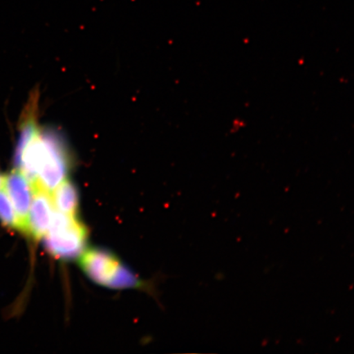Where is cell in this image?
Listing matches in <instances>:
<instances>
[{
    "instance_id": "5",
    "label": "cell",
    "mask_w": 354,
    "mask_h": 354,
    "mask_svg": "<svg viewBox=\"0 0 354 354\" xmlns=\"http://www.w3.org/2000/svg\"><path fill=\"white\" fill-rule=\"evenodd\" d=\"M32 184L33 196L29 214V236L35 240L44 238L48 232L54 216V205H53L51 192Z\"/></svg>"
},
{
    "instance_id": "7",
    "label": "cell",
    "mask_w": 354,
    "mask_h": 354,
    "mask_svg": "<svg viewBox=\"0 0 354 354\" xmlns=\"http://www.w3.org/2000/svg\"><path fill=\"white\" fill-rule=\"evenodd\" d=\"M53 205L57 212L66 215L76 216L78 209V193L75 185L68 180H64L51 192Z\"/></svg>"
},
{
    "instance_id": "2",
    "label": "cell",
    "mask_w": 354,
    "mask_h": 354,
    "mask_svg": "<svg viewBox=\"0 0 354 354\" xmlns=\"http://www.w3.org/2000/svg\"><path fill=\"white\" fill-rule=\"evenodd\" d=\"M80 264L86 275L98 284L114 289L138 287V279L116 257L100 250L82 254Z\"/></svg>"
},
{
    "instance_id": "6",
    "label": "cell",
    "mask_w": 354,
    "mask_h": 354,
    "mask_svg": "<svg viewBox=\"0 0 354 354\" xmlns=\"http://www.w3.org/2000/svg\"><path fill=\"white\" fill-rule=\"evenodd\" d=\"M38 96L33 94L30 97L26 109L22 113L20 122V131L15 152V165H19L22 153L28 145L39 135L37 124Z\"/></svg>"
},
{
    "instance_id": "1",
    "label": "cell",
    "mask_w": 354,
    "mask_h": 354,
    "mask_svg": "<svg viewBox=\"0 0 354 354\" xmlns=\"http://www.w3.org/2000/svg\"><path fill=\"white\" fill-rule=\"evenodd\" d=\"M46 249L57 259H69L82 254L87 232L76 216L55 212L50 230L44 236Z\"/></svg>"
},
{
    "instance_id": "9",
    "label": "cell",
    "mask_w": 354,
    "mask_h": 354,
    "mask_svg": "<svg viewBox=\"0 0 354 354\" xmlns=\"http://www.w3.org/2000/svg\"><path fill=\"white\" fill-rule=\"evenodd\" d=\"M4 183V175L0 174V189L3 188Z\"/></svg>"
},
{
    "instance_id": "4",
    "label": "cell",
    "mask_w": 354,
    "mask_h": 354,
    "mask_svg": "<svg viewBox=\"0 0 354 354\" xmlns=\"http://www.w3.org/2000/svg\"><path fill=\"white\" fill-rule=\"evenodd\" d=\"M3 188L10 197L17 218V230L29 234V214L33 190L32 184L24 172L13 170L4 176Z\"/></svg>"
},
{
    "instance_id": "3",
    "label": "cell",
    "mask_w": 354,
    "mask_h": 354,
    "mask_svg": "<svg viewBox=\"0 0 354 354\" xmlns=\"http://www.w3.org/2000/svg\"><path fill=\"white\" fill-rule=\"evenodd\" d=\"M42 149L37 179L30 183L52 192L65 180L68 170V157L59 137L52 131H41Z\"/></svg>"
},
{
    "instance_id": "8",
    "label": "cell",
    "mask_w": 354,
    "mask_h": 354,
    "mask_svg": "<svg viewBox=\"0 0 354 354\" xmlns=\"http://www.w3.org/2000/svg\"><path fill=\"white\" fill-rule=\"evenodd\" d=\"M0 221L6 227L17 229L15 211L3 188L0 189Z\"/></svg>"
}]
</instances>
